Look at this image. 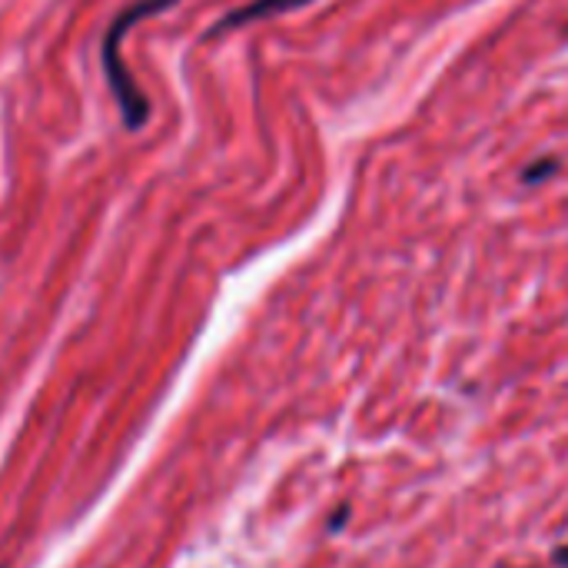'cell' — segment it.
I'll return each mask as SVG.
<instances>
[{
	"label": "cell",
	"mask_w": 568,
	"mask_h": 568,
	"mask_svg": "<svg viewBox=\"0 0 568 568\" xmlns=\"http://www.w3.org/2000/svg\"><path fill=\"white\" fill-rule=\"evenodd\" d=\"M173 3H176V0H136V3L123 7V10L110 20V27H106V33H103V43H100L103 80H106V87H110V93H113V100H116V110H120V120H123L126 130H140V126L150 120V100H146L143 90L133 83L130 67H126L123 57H120V40L126 37V30H130L136 20H143V17H150V13H163V10H170Z\"/></svg>",
	"instance_id": "6da1fadb"
},
{
	"label": "cell",
	"mask_w": 568,
	"mask_h": 568,
	"mask_svg": "<svg viewBox=\"0 0 568 568\" xmlns=\"http://www.w3.org/2000/svg\"><path fill=\"white\" fill-rule=\"evenodd\" d=\"M313 0H250L246 7L240 10H230L210 33H226V30H236V27H246L253 20H266V17H280V13H290V10H300Z\"/></svg>",
	"instance_id": "7a4b0ae2"
},
{
	"label": "cell",
	"mask_w": 568,
	"mask_h": 568,
	"mask_svg": "<svg viewBox=\"0 0 568 568\" xmlns=\"http://www.w3.org/2000/svg\"><path fill=\"white\" fill-rule=\"evenodd\" d=\"M549 173H556V160H546V163H536L532 170H526V183H536L539 176L546 180Z\"/></svg>",
	"instance_id": "3957f363"
},
{
	"label": "cell",
	"mask_w": 568,
	"mask_h": 568,
	"mask_svg": "<svg viewBox=\"0 0 568 568\" xmlns=\"http://www.w3.org/2000/svg\"><path fill=\"white\" fill-rule=\"evenodd\" d=\"M346 516H349V506H339V509L333 513V523H329V529H333V532H339V529L346 526Z\"/></svg>",
	"instance_id": "277c9868"
},
{
	"label": "cell",
	"mask_w": 568,
	"mask_h": 568,
	"mask_svg": "<svg viewBox=\"0 0 568 568\" xmlns=\"http://www.w3.org/2000/svg\"><path fill=\"white\" fill-rule=\"evenodd\" d=\"M552 562L559 568H568V546H559V549L552 552Z\"/></svg>",
	"instance_id": "5b68a950"
}]
</instances>
